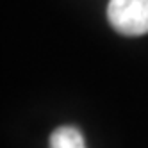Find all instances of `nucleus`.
<instances>
[{"mask_svg":"<svg viewBox=\"0 0 148 148\" xmlns=\"http://www.w3.org/2000/svg\"><path fill=\"white\" fill-rule=\"evenodd\" d=\"M50 148H86V143L75 127H59L50 137Z\"/></svg>","mask_w":148,"mask_h":148,"instance_id":"2","label":"nucleus"},{"mask_svg":"<svg viewBox=\"0 0 148 148\" xmlns=\"http://www.w3.org/2000/svg\"><path fill=\"white\" fill-rule=\"evenodd\" d=\"M107 18L120 34L143 36L148 32V0H111Z\"/></svg>","mask_w":148,"mask_h":148,"instance_id":"1","label":"nucleus"}]
</instances>
